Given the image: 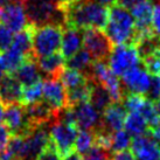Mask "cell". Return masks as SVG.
I'll return each instance as SVG.
<instances>
[{
  "instance_id": "5bb4252c",
  "label": "cell",
  "mask_w": 160,
  "mask_h": 160,
  "mask_svg": "<svg viewBox=\"0 0 160 160\" xmlns=\"http://www.w3.org/2000/svg\"><path fill=\"white\" fill-rule=\"evenodd\" d=\"M130 147L136 160H160V145L151 133L134 137Z\"/></svg>"
},
{
  "instance_id": "d590c367",
  "label": "cell",
  "mask_w": 160,
  "mask_h": 160,
  "mask_svg": "<svg viewBox=\"0 0 160 160\" xmlns=\"http://www.w3.org/2000/svg\"><path fill=\"white\" fill-rule=\"evenodd\" d=\"M152 31L154 33V35L160 39V1H156V4L153 5Z\"/></svg>"
},
{
  "instance_id": "4dcf8cb0",
  "label": "cell",
  "mask_w": 160,
  "mask_h": 160,
  "mask_svg": "<svg viewBox=\"0 0 160 160\" xmlns=\"http://www.w3.org/2000/svg\"><path fill=\"white\" fill-rule=\"evenodd\" d=\"M139 113L144 117V119L146 120V123L148 124L150 129L156 128L157 125L160 123V117L156 110L154 103L148 101V99H146V102L144 103L142 109L139 110Z\"/></svg>"
},
{
  "instance_id": "7402d4cb",
  "label": "cell",
  "mask_w": 160,
  "mask_h": 160,
  "mask_svg": "<svg viewBox=\"0 0 160 160\" xmlns=\"http://www.w3.org/2000/svg\"><path fill=\"white\" fill-rule=\"evenodd\" d=\"M32 31H33V27L28 25L25 29L18 32L14 35L13 42L11 45V48L22 54L27 58H34L33 56V43H32Z\"/></svg>"
},
{
  "instance_id": "5b68a950",
  "label": "cell",
  "mask_w": 160,
  "mask_h": 160,
  "mask_svg": "<svg viewBox=\"0 0 160 160\" xmlns=\"http://www.w3.org/2000/svg\"><path fill=\"white\" fill-rule=\"evenodd\" d=\"M77 133L78 132L76 125L67 124L54 119L49 130V142L55 147L61 158L67 157L75 150Z\"/></svg>"
},
{
  "instance_id": "e0dca14e",
  "label": "cell",
  "mask_w": 160,
  "mask_h": 160,
  "mask_svg": "<svg viewBox=\"0 0 160 160\" xmlns=\"http://www.w3.org/2000/svg\"><path fill=\"white\" fill-rule=\"evenodd\" d=\"M83 32L84 29L75 27L64 26L61 43V53L66 60L74 56L83 45Z\"/></svg>"
},
{
  "instance_id": "bcb514c9",
  "label": "cell",
  "mask_w": 160,
  "mask_h": 160,
  "mask_svg": "<svg viewBox=\"0 0 160 160\" xmlns=\"http://www.w3.org/2000/svg\"><path fill=\"white\" fill-rule=\"evenodd\" d=\"M5 75H6V71L4 70V68L1 67V64H0V81L4 78Z\"/></svg>"
},
{
  "instance_id": "603a6c76",
  "label": "cell",
  "mask_w": 160,
  "mask_h": 160,
  "mask_svg": "<svg viewBox=\"0 0 160 160\" xmlns=\"http://www.w3.org/2000/svg\"><path fill=\"white\" fill-rule=\"evenodd\" d=\"M93 58L87 49H80L77 53L71 56L70 58L66 60V67L70 68V69H75V70L82 72L83 75L87 77L89 75L91 67L93 64Z\"/></svg>"
},
{
  "instance_id": "7c38bea8",
  "label": "cell",
  "mask_w": 160,
  "mask_h": 160,
  "mask_svg": "<svg viewBox=\"0 0 160 160\" xmlns=\"http://www.w3.org/2000/svg\"><path fill=\"white\" fill-rule=\"evenodd\" d=\"M151 82V76L145 68L139 66L132 68L122 76V85L125 93H139L144 95L147 92Z\"/></svg>"
},
{
  "instance_id": "c3c4849f",
  "label": "cell",
  "mask_w": 160,
  "mask_h": 160,
  "mask_svg": "<svg viewBox=\"0 0 160 160\" xmlns=\"http://www.w3.org/2000/svg\"><path fill=\"white\" fill-rule=\"evenodd\" d=\"M55 1H56V2L58 4V6H60V2H61V0H55Z\"/></svg>"
},
{
  "instance_id": "83f0119b",
  "label": "cell",
  "mask_w": 160,
  "mask_h": 160,
  "mask_svg": "<svg viewBox=\"0 0 160 160\" xmlns=\"http://www.w3.org/2000/svg\"><path fill=\"white\" fill-rule=\"evenodd\" d=\"M131 145V136L124 130H119L113 132L110 140V151L118 153V152L128 150Z\"/></svg>"
},
{
  "instance_id": "6da1fadb",
  "label": "cell",
  "mask_w": 160,
  "mask_h": 160,
  "mask_svg": "<svg viewBox=\"0 0 160 160\" xmlns=\"http://www.w3.org/2000/svg\"><path fill=\"white\" fill-rule=\"evenodd\" d=\"M108 9L107 6L93 0H80L63 9L66 14V26L80 29H104L109 15Z\"/></svg>"
},
{
  "instance_id": "d4e9b609",
  "label": "cell",
  "mask_w": 160,
  "mask_h": 160,
  "mask_svg": "<svg viewBox=\"0 0 160 160\" xmlns=\"http://www.w3.org/2000/svg\"><path fill=\"white\" fill-rule=\"evenodd\" d=\"M90 90H91V85L89 81H87L83 84L77 85L72 89H68V107H74L82 102H88L90 97Z\"/></svg>"
},
{
  "instance_id": "7bdbcfd3",
  "label": "cell",
  "mask_w": 160,
  "mask_h": 160,
  "mask_svg": "<svg viewBox=\"0 0 160 160\" xmlns=\"http://www.w3.org/2000/svg\"><path fill=\"white\" fill-rule=\"evenodd\" d=\"M77 1H80V0H61V2H60V7L62 9L67 8L68 6H70V5L75 4Z\"/></svg>"
},
{
  "instance_id": "ac0fdd59",
  "label": "cell",
  "mask_w": 160,
  "mask_h": 160,
  "mask_svg": "<svg viewBox=\"0 0 160 160\" xmlns=\"http://www.w3.org/2000/svg\"><path fill=\"white\" fill-rule=\"evenodd\" d=\"M35 61L41 70L42 80L58 77L60 72L66 67V58L62 55V53H58V52L47 55V56L38 58H35Z\"/></svg>"
},
{
  "instance_id": "44dd1931",
  "label": "cell",
  "mask_w": 160,
  "mask_h": 160,
  "mask_svg": "<svg viewBox=\"0 0 160 160\" xmlns=\"http://www.w3.org/2000/svg\"><path fill=\"white\" fill-rule=\"evenodd\" d=\"M124 128L126 132L133 138L151 133L150 126L139 112H130L129 115H126Z\"/></svg>"
},
{
  "instance_id": "ffe728a7",
  "label": "cell",
  "mask_w": 160,
  "mask_h": 160,
  "mask_svg": "<svg viewBox=\"0 0 160 160\" xmlns=\"http://www.w3.org/2000/svg\"><path fill=\"white\" fill-rule=\"evenodd\" d=\"M91 85V90H90V104L92 105L96 110H97L101 115L107 110L108 108L111 105L113 101L110 92L108 91L105 87H103L101 83H98L96 81L88 80Z\"/></svg>"
},
{
  "instance_id": "7dc6e473",
  "label": "cell",
  "mask_w": 160,
  "mask_h": 160,
  "mask_svg": "<svg viewBox=\"0 0 160 160\" xmlns=\"http://www.w3.org/2000/svg\"><path fill=\"white\" fill-rule=\"evenodd\" d=\"M12 0H0V7H2V6H5V5L9 4Z\"/></svg>"
},
{
  "instance_id": "ab89813d",
  "label": "cell",
  "mask_w": 160,
  "mask_h": 160,
  "mask_svg": "<svg viewBox=\"0 0 160 160\" xmlns=\"http://www.w3.org/2000/svg\"><path fill=\"white\" fill-rule=\"evenodd\" d=\"M111 160H136V159H134L133 154L131 153V151H128V150H125V151H122V152H118V153H115V154L112 156V159Z\"/></svg>"
},
{
  "instance_id": "52a82bcc",
  "label": "cell",
  "mask_w": 160,
  "mask_h": 160,
  "mask_svg": "<svg viewBox=\"0 0 160 160\" xmlns=\"http://www.w3.org/2000/svg\"><path fill=\"white\" fill-rule=\"evenodd\" d=\"M50 125L43 124L36 126L29 134L23 137L21 150L19 152L17 160H36L43 152L49 142V130Z\"/></svg>"
},
{
  "instance_id": "4316f807",
  "label": "cell",
  "mask_w": 160,
  "mask_h": 160,
  "mask_svg": "<svg viewBox=\"0 0 160 160\" xmlns=\"http://www.w3.org/2000/svg\"><path fill=\"white\" fill-rule=\"evenodd\" d=\"M95 145V133L93 131H87V130H81L77 133L75 140V151L83 156L85 152H88L91 147Z\"/></svg>"
},
{
  "instance_id": "ee69618b",
  "label": "cell",
  "mask_w": 160,
  "mask_h": 160,
  "mask_svg": "<svg viewBox=\"0 0 160 160\" xmlns=\"http://www.w3.org/2000/svg\"><path fill=\"white\" fill-rule=\"evenodd\" d=\"M64 160H82V159H81V156L77 152L72 151L70 154H68L67 157H64Z\"/></svg>"
},
{
  "instance_id": "f546056e",
  "label": "cell",
  "mask_w": 160,
  "mask_h": 160,
  "mask_svg": "<svg viewBox=\"0 0 160 160\" xmlns=\"http://www.w3.org/2000/svg\"><path fill=\"white\" fill-rule=\"evenodd\" d=\"M142 62L150 75L160 77V46L154 52H152L146 58H142Z\"/></svg>"
},
{
  "instance_id": "1f68e13d",
  "label": "cell",
  "mask_w": 160,
  "mask_h": 160,
  "mask_svg": "<svg viewBox=\"0 0 160 160\" xmlns=\"http://www.w3.org/2000/svg\"><path fill=\"white\" fill-rule=\"evenodd\" d=\"M147 98L144 95L139 93H125L123 97V105L125 107L126 111L129 112H139L144 105V103L146 102Z\"/></svg>"
},
{
  "instance_id": "8fae6325",
  "label": "cell",
  "mask_w": 160,
  "mask_h": 160,
  "mask_svg": "<svg viewBox=\"0 0 160 160\" xmlns=\"http://www.w3.org/2000/svg\"><path fill=\"white\" fill-rule=\"evenodd\" d=\"M42 97L55 111L68 107L67 89L58 77L42 80Z\"/></svg>"
},
{
  "instance_id": "cb8c5ba5",
  "label": "cell",
  "mask_w": 160,
  "mask_h": 160,
  "mask_svg": "<svg viewBox=\"0 0 160 160\" xmlns=\"http://www.w3.org/2000/svg\"><path fill=\"white\" fill-rule=\"evenodd\" d=\"M26 60L27 58H25L22 54H20L11 47L0 53V64L7 74H13Z\"/></svg>"
},
{
  "instance_id": "836d02e7",
  "label": "cell",
  "mask_w": 160,
  "mask_h": 160,
  "mask_svg": "<svg viewBox=\"0 0 160 160\" xmlns=\"http://www.w3.org/2000/svg\"><path fill=\"white\" fill-rule=\"evenodd\" d=\"M13 32L0 22V53L8 49L13 42Z\"/></svg>"
},
{
  "instance_id": "4fadbf2b",
  "label": "cell",
  "mask_w": 160,
  "mask_h": 160,
  "mask_svg": "<svg viewBox=\"0 0 160 160\" xmlns=\"http://www.w3.org/2000/svg\"><path fill=\"white\" fill-rule=\"evenodd\" d=\"M72 108L76 126L81 130L95 131L102 125V115L88 102H82Z\"/></svg>"
},
{
  "instance_id": "3957f363",
  "label": "cell",
  "mask_w": 160,
  "mask_h": 160,
  "mask_svg": "<svg viewBox=\"0 0 160 160\" xmlns=\"http://www.w3.org/2000/svg\"><path fill=\"white\" fill-rule=\"evenodd\" d=\"M28 25L40 27L45 25L66 26V14L55 0H20Z\"/></svg>"
},
{
  "instance_id": "d6986e66",
  "label": "cell",
  "mask_w": 160,
  "mask_h": 160,
  "mask_svg": "<svg viewBox=\"0 0 160 160\" xmlns=\"http://www.w3.org/2000/svg\"><path fill=\"white\" fill-rule=\"evenodd\" d=\"M11 75H13L21 83L22 87H29V85H33L42 81V74L35 61V58H27Z\"/></svg>"
},
{
  "instance_id": "30bf717a",
  "label": "cell",
  "mask_w": 160,
  "mask_h": 160,
  "mask_svg": "<svg viewBox=\"0 0 160 160\" xmlns=\"http://www.w3.org/2000/svg\"><path fill=\"white\" fill-rule=\"evenodd\" d=\"M0 22L13 33H18L28 26L27 15L20 0H12L9 4L0 7Z\"/></svg>"
},
{
  "instance_id": "b9f144b4",
  "label": "cell",
  "mask_w": 160,
  "mask_h": 160,
  "mask_svg": "<svg viewBox=\"0 0 160 160\" xmlns=\"http://www.w3.org/2000/svg\"><path fill=\"white\" fill-rule=\"evenodd\" d=\"M98 4L103 5V6H107V7H110V6H113V5L117 4V0H93Z\"/></svg>"
},
{
  "instance_id": "2e32d148",
  "label": "cell",
  "mask_w": 160,
  "mask_h": 160,
  "mask_svg": "<svg viewBox=\"0 0 160 160\" xmlns=\"http://www.w3.org/2000/svg\"><path fill=\"white\" fill-rule=\"evenodd\" d=\"M22 85L13 75L6 74L0 81V99L4 105L22 101Z\"/></svg>"
},
{
  "instance_id": "e575fe53",
  "label": "cell",
  "mask_w": 160,
  "mask_h": 160,
  "mask_svg": "<svg viewBox=\"0 0 160 160\" xmlns=\"http://www.w3.org/2000/svg\"><path fill=\"white\" fill-rule=\"evenodd\" d=\"M145 97L151 101V102H157L160 99V77L159 76H152L151 82H150V87L147 92L145 93Z\"/></svg>"
},
{
  "instance_id": "8992f818",
  "label": "cell",
  "mask_w": 160,
  "mask_h": 160,
  "mask_svg": "<svg viewBox=\"0 0 160 160\" xmlns=\"http://www.w3.org/2000/svg\"><path fill=\"white\" fill-rule=\"evenodd\" d=\"M140 58L132 43L116 45L108 60V64L117 76H123L128 70L139 66Z\"/></svg>"
},
{
  "instance_id": "9c48e42d",
  "label": "cell",
  "mask_w": 160,
  "mask_h": 160,
  "mask_svg": "<svg viewBox=\"0 0 160 160\" xmlns=\"http://www.w3.org/2000/svg\"><path fill=\"white\" fill-rule=\"evenodd\" d=\"M4 122L12 136L26 137L35 129L27 116L26 107L22 103L5 105Z\"/></svg>"
},
{
  "instance_id": "d6a6232c",
  "label": "cell",
  "mask_w": 160,
  "mask_h": 160,
  "mask_svg": "<svg viewBox=\"0 0 160 160\" xmlns=\"http://www.w3.org/2000/svg\"><path fill=\"white\" fill-rule=\"evenodd\" d=\"M82 160H111L112 152L101 145L95 144L88 152H85L81 158Z\"/></svg>"
},
{
  "instance_id": "74e56055",
  "label": "cell",
  "mask_w": 160,
  "mask_h": 160,
  "mask_svg": "<svg viewBox=\"0 0 160 160\" xmlns=\"http://www.w3.org/2000/svg\"><path fill=\"white\" fill-rule=\"evenodd\" d=\"M11 139V132L8 128L4 124H0V152L6 150Z\"/></svg>"
},
{
  "instance_id": "8d00e7d4",
  "label": "cell",
  "mask_w": 160,
  "mask_h": 160,
  "mask_svg": "<svg viewBox=\"0 0 160 160\" xmlns=\"http://www.w3.org/2000/svg\"><path fill=\"white\" fill-rule=\"evenodd\" d=\"M36 160H61V156L55 150V147L52 145V142H49L47 147L43 150V152L41 153L40 156L38 157Z\"/></svg>"
},
{
  "instance_id": "9a60e30c",
  "label": "cell",
  "mask_w": 160,
  "mask_h": 160,
  "mask_svg": "<svg viewBox=\"0 0 160 160\" xmlns=\"http://www.w3.org/2000/svg\"><path fill=\"white\" fill-rule=\"evenodd\" d=\"M125 118H126V109L123 105V103L113 102L102 113L101 128L108 131L109 133H113L116 131L123 130Z\"/></svg>"
},
{
  "instance_id": "7a4b0ae2",
  "label": "cell",
  "mask_w": 160,
  "mask_h": 160,
  "mask_svg": "<svg viewBox=\"0 0 160 160\" xmlns=\"http://www.w3.org/2000/svg\"><path fill=\"white\" fill-rule=\"evenodd\" d=\"M105 33L115 45L134 43L136 39V21L129 9L119 5L109 7L108 22L105 26Z\"/></svg>"
},
{
  "instance_id": "f35d334b",
  "label": "cell",
  "mask_w": 160,
  "mask_h": 160,
  "mask_svg": "<svg viewBox=\"0 0 160 160\" xmlns=\"http://www.w3.org/2000/svg\"><path fill=\"white\" fill-rule=\"evenodd\" d=\"M142 1H145V0H117V5L131 11L134 6H137L138 4H140Z\"/></svg>"
},
{
  "instance_id": "277c9868",
  "label": "cell",
  "mask_w": 160,
  "mask_h": 160,
  "mask_svg": "<svg viewBox=\"0 0 160 160\" xmlns=\"http://www.w3.org/2000/svg\"><path fill=\"white\" fill-rule=\"evenodd\" d=\"M62 34L63 27L58 25L33 27L32 31L33 56L38 58L58 52L62 43Z\"/></svg>"
},
{
  "instance_id": "f6af8a7d",
  "label": "cell",
  "mask_w": 160,
  "mask_h": 160,
  "mask_svg": "<svg viewBox=\"0 0 160 160\" xmlns=\"http://www.w3.org/2000/svg\"><path fill=\"white\" fill-rule=\"evenodd\" d=\"M154 107H156V110L158 112V115L160 117V99H158L157 102H154Z\"/></svg>"
},
{
  "instance_id": "ba28073f",
  "label": "cell",
  "mask_w": 160,
  "mask_h": 160,
  "mask_svg": "<svg viewBox=\"0 0 160 160\" xmlns=\"http://www.w3.org/2000/svg\"><path fill=\"white\" fill-rule=\"evenodd\" d=\"M83 45L93 61H107L113 46L105 32L98 28H88L83 32Z\"/></svg>"
},
{
  "instance_id": "f1b7e54d",
  "label": "cell",
  "mask_w": 160,
  "mask_h": 160,
  "mask_svg": "<svg viewBox=\"0 0 160 160\" xmlns=\"http://www.w3.org/2000/svg\"><path fill=\"white\" fill-rule=\"evenodd\" d=\"M42 98H43L42 97V81L29 87H23L22 101H21L22 104L25 105L34 104L36 102H40Z\"/></svg>"
},
{
  "instance_id": "60d3db41",
  "label": "cell",
  "mask_w": 160,
  "mask_h": 160,
  "mask_svg": "<svg viewBox=\"0 0 160 160\" xmlns=\"http://www.w3.org/2000/svg\"><path fill=\"white\" fill-rule=\"evenodd\" d=\"M151 136L157 140V142L160 145V123L157 125L156 128L151 129Z\"/></svg>"
},
{
  "instance_id": "484cf974",
  "label": "cell",
  "mask_w": 160,
  "mask_h": 160,
  "mask_svg": "<svg viewBox=\"0 0 160 160\" xmlns=\"http://www.w3.org/2000/svg\"><path fill=\"white\" fill-rule=\"evenodd\" d=\"M58 78L61 80V82L63 83L64 88L67 90L72 89V88H75L77 85L83 84V83H85L88 81V78L82 72L67 67H64V69L60 72Z\"/></svg>"
}]
</instances>
